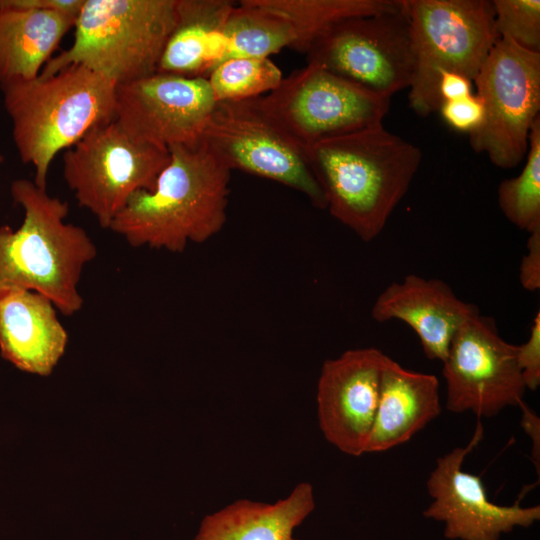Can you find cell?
Listing matches in <instances>:
<instances>
[{
    "mask_svg": "<svg viewBox=\"0 0 540 540\" xmlns=\"http://www.w3.org/2000/svg\"><path fill=\"white\" fill-rule=\"evenodd\" d=\"M305 153L330 214L365 242L382 232L422 160L417 146L383 125L316 142Z\"/></svg>",
    "mask_w": 540,
    "mask_h": 540,
    "instance_id": "cell-1",
    "label": "cell"
},
{
    "mask_svg": "<svg viewBox=\"0 0 540 540\" xmlns=\"http://www.w3.org/2000/svg\"><path fill=\"white\" fill-rule=\"evenodd\" d=\"M168 150L154 188L135 192L109 230L132 247L182 253L224 227L231 170L200 139Z\"/></svg>",
    "mask_w": 540,
    "mask_h": 540,
    "instance_id": "cell-2",
    "label": "cell"
},
{
    "mask_svg": "<svg viewBox=\"0 0 540 540\" xmlns=\"http://www.w3.org/2000/svg\"><path fill=\"white\" fill-rule=\"evenodd\" d=\"M10 193L24 218L17 229L0 226V298L34 291L61 314L73 316L84 303L79 282L97 255L95 243L84 228L65 221L69 204L33 180H14Z\"/></svg>",
    "mask_w": 540,
    "mask_h": 540,
    "instance_id": "cell-3",
    "label": "cell"
},
{
    "mask_svg": "<svg viewBox=\"0 0 540 540\" xmlns=\"http://www.w3.org/2000/svg\"><path fill=\"white\" fill-rule=\"evenodd\" d=\"M19 158L34 169L33 182L46 189L56 155L91 129L115 120L116 84L78 64L50 76L0 86Z\"/></svg>",
    "mask_w": 540,
    "mask_h": 540,
    "instance_id": "cell-4",
    "label": "cell"
},
{
    "mask_svg": "<svg viewBox=\"0 0 540 540\" xmlns=\"http://www.w3.org/2000/svg\"><path fill=\"white\" fill-rule=\"evenodd\" d=\"M177 0H84L70 47L41 71L50 76L78 64L116 85L157 72L176 21Z\"/></svg>",
    "mask_w": 540,
    "mask_h": 540,
    "instance_id": "cell-5",
    "label": "cell"
},
{
    "mask_svg": "<svg viewBox=\"0 0 540 540\" xmlns=\"http://www.w3.org/2000/svg\"><path fill=\"white\" fill-rule=\"evenodd\" d=\"M403 4L414 59L409 105L426 117L441 105L437 86L442 72L463 74L474 83L499 38L492 1L403 0Z\"/></svg>",
    "mask_w": 540,
    "mask_h": 540,
    "instance_id": "cell-6",
    "label": "cell"
},
{
    "mask_svg": "<svg viewBox=\"0 0 540 540\" xmlns=\"http://www.w3.org/2000/svg\"><path fill=\"white\" fill-rule=\"evenodd\" d=\"M261 108L304 149L316 142L383 125L391 98L314 63L284 77L256 98Z\"/></svg>",
    "mask_w": 540,
    "mask_h": 540,
    "instance_id": "cell-7",
    "label": "cell"
},
{
    "mask_svg": "<svg viewBox=\"0 0 540 540\" xmlns=\"http://www.w3.org/2000/svg\"><path fill=\"white\" fill-rule=\"evenodd\" d=\"M169 159L167 148L133 140L114 120L65 151L63 177L79 206L109 229L135 192L154 188Z\"/></svg>",
    "mask_w": 540,
    "mask_h": 540,
    "instance_id": "cell-8",
    "label": "cell"
},
{
    "mask_svg": "<svg viewBox=\"0 0 540 540\" xmlns=\"http://www.w3.org/2000/svg\"><path fill=\"white\" fill-rule=\"evenodd\" d=\"M484 106L481 126L469 134L471 148L497 167H516L526 156L540 111V53L499 37L474 79Z\"/></svg>",
    "mask_w": 540,
    "mask_h": 540,
    "instance_id": "cell-9",
    "label": "cell"
},
{
    "mask_svg": "<svg viewBox=\"0 0 540 540\" xmlns=\"http://www.w3.org/2000/svg\"><path fill=\"white\" fill-rule=\"evenodd\" d=\"M199 139L231 171L275 181L304 194L314 206L326 208L305 149L261 108L256 98L217 102Z\"/></svg>",
    "mask_w": 540,
    "mask_h": 540,
    "instance_id": "cell-10",
    "label": "cell"
},
{
    "mask_svg": "<svg viewBox=\"0 0 540 540\" xmlns=\"http://www.w3.org/2000/svg\"><path fill=\"white\" fill-rule=\"evenodd\" d=\"M307 63L392 97L409 88L414 69L410 23L403 0L392 12L338 22L306 53Z\"/></svg>",
    "mask_w": 540,
    "mask_h": 540,
    "instance_id": "cell-11",
    "label": "cell"
},
{
    "mask_svg": "<svg viewBox=\"0 0 540 540\" xmlns=\"http://www.w3.org/2000/svg\"><path fill=\"white\" fill-rule=\"evenodd\" d=\"M446 408L493 417L524 403L527 390L517 363V345L504 340L492 317H471L454 335L442 361Z\"/></svg>",
    "mask_w": 540,
    "mask_h": 540,
    "instance_id": "cell-12",
    "label": "cell"
},
{
    "mask_svg": "<svg viewBox=\"0 0 540 540\" xmlns=\"http://www.w3.org/2000/svg\"><path fill=\"white\" fill-rule=\"evenodd\" d=\"M216 103L206 77L155 72L116 85L115 121L133 140L168 149L197 142Z\"/></svg>",
    "mask_w": 540,
    "mask_h": 540,
    "instance_id": "cell-13",
    "label": "cell"
},
{
    "mask_svg": "<svg viewBox=\"0 0 540 540\" xmlns=\"http://www.w3.org/2000/svg\"><path fill=\"white\" fill-rule=\"evenodd\" d=\"M483 438L478 422L465 447H456L439 457L427 480L433 499L423 511L426 518L444 523L450 540H499L515 527L528 528L540 519V506L499 505L488 499L481 477L462 469L466 456Z\"/></svg>",
    "mask_w": 540,
    "mask_h": 540,
    "instance_id": "cell-14",
    "label": "cell"
},
{
    "mask_svg": "<svg viewBox=\"0 0 540 540\" xmlns=\"http://www.w3.org/2000/svg\"><path fill=\"white\" fill-rule=\"evenodd\" d=\"M387 359L377 348H358L322 365L316 396L319 427L347 455L366 453Z\"/></svg>",
    "mask_w": 540,
    "mask_h": 540,
    "instance_id": "cell-15",
    "label": "cell"
},
{
    "mask_svg": "<svg viewBox=\"0 0 540 540\" xmlns=\"http://www.w3.org/2000/svg\"><path fill=\"white\" fill-rule=\"evenodd\" d=\"M478 313L474 304L458 298L444 281L414 274L389 284L371 309L377 322L396 319L410 326L426 357L441 362L459 328Z\"/></svg>",
    "mask_w": 540,
    "mask_h": 540,
    "instance_id": "cell-16",
    "label": "cell"
},
{
    "mask_svg": "<svg viewBox=\"0 0 540 540\" xmlns=\"http://www.w3.org/2000/svg\"><path fill=\"white\" fill-rule=\"evenodd\" d=\"M68 339L56 307L44 295L18 290L0 298V353L19 370L49 376Z\"/></svg>",
    "mask_w": 540,
    "mask_h": 540,
    "instance_id": "cell-17",
    "label": "cell"
},
{
    "mask_svg": "<svg viewBox=\"0 0 540 540\" xmlns=\"http://www.w3.org/2000/svg\"><path fill=\"white\" fill-rule=\"evenodd\" d=\"M441 410L437 377L408 370L388 357L366 453L383 452L409 441Z\"/></svg>",
    "mask_w": 540,
    "mask_h": 540,
    "instance_id": "cell-18",
    "label": "cell"
},
{
    "mask_svg": "<svg viewBox=\"0 0 540 540\" xmlns=\"http://www.w3.org/2000/svg\"><path fill=\"white\" fill-rule=\"evenodd\" d=\"M235 4L228 0H177L175 25L157 72L207 77L224 60V28Z\"/></svg>",
    "mask_w": 540,
    "mask_h": 540,
    "instance_id": "cell-19",
    "label": "cell"
},
{
    "mask_svg": "<svg viewBox=\"0 0 540 540\" xmlns=\"http://www.w3.org/2000/svg\"><path fill=\"white\" fill-rule=\"evenodd\" d=\"M75 19L55 10L0 9V86L38 77Z\"/></svg>",
    "mask_w": 540,
    "mask_h": 540,
    "instance_id": "cell-20",
    "label": "cell"
},
{
    "mask_svg": "<svg viewBox=\"0 0 540 540\" xmlns=\"http://www.w3.org/2000/svg\"><path fill=\"white\" fill-rule=\"evenodd\" d=\"M314 507L313 487L307 482L273 504L237 500L207 515L195 540H297L293 530Z\"/></svg>",
    "mask_w": 540,
    "mask_h": 540,
    "instance_id": "cell-21",
    "label": "cell"
},
{
    "mask_svg": "<svg viewBox=\"0 0 540 540\" xmlns=\"http://www.w3.org/2000/svg\"><path fill=\"white\" fill-rule=\"evenodd\" d=\"M288 24L291 49L307 53L311 45L338 22L357 16L396 11L402 0H255Z\"/></svg>",
    "mask_w": 540,
    "mask_h": 540,
    "instance_id": "cell-22",
    "label": "cell"
},
{
    "mask_svg": "<svg viewBox=\"0 0 540 540\" xmlns=\"http://www.w3.org/2000/svg\"><path fill=\"white\" fill-rule=\"evenodd\" d=\"M224 37V60L234 57L270 58L284 48L291 49L292 45L286 21L259 6L255 0H242L235 4L226 21Z\"/></svg>",
    "mask_w": 540,
    "mask_h": 540,
    "instance_id": "cell-23",
    "label": "cell"
},
{
    "mask_svg": "<svg viewBox=\"0 0 540 540\" xmlns=\"http://www.w3.org/2000/svg\"><path fill=\"white\" fill-rule=\"evenodd\" d=\"M497 195L502 213L516 227L530 232L540 226V117L530 131L525 165L500 183Z\"/></svg>",
    "mask_w": 540,
    "mask_h": 540,
    "instance_id": "cell-24",
    "label": "cell"
},
{
    "mask_svg": "<svg viewBox=\"0 0 540 540\" xmlns=\"http://www.w3.org/2000/svg\"><path fill=\"white\" fill-rule=\"evenodd\" d=\"M206 78L216 102H231L268 94L284 76L270 58L234 57L219 63Z\"/></svg>",
    "mask_w": 540,
    "mask_h": 540,
    "instance_id": "cell-25",
    "label": "cell"
},
{
    "mask_svg": "<svg viewBox=\"0 0 540 540\" xmlns=\"http://www.w3.org/2000/svg\"><path fill=\"white\" fill-rule=\"evenodd\" d=\"M497 34L517 46L540 53V1L493 0Z\"/></svg>",
    "mask_w": 540,
    "mask_h": 540,
    "instance_id": "cell-26",
    "label": "cell"
},
{
    "mask_svg": "<svg viewBox=\"0 0 540 540\" xmlns=\"http://www.w3.org/2000/svg\"><path fill=\"white\" fill-rule=\"evenodd\" d=\"M438 111L448 126L468 134L476 131L484 119L483 103L475 93L461 99L444 101Z\"/></svg>",
    "mask_w": 540,
    "mask_h": 540,
    "instance_id": "cell-27",
    "label": "cell"
},
{
    "mask_svg": "<svg viewBox=\"0 0 540 540\" xmlns=\"http://www.w3.org/2000/svg\"><path fill=\"white\" fill-rule=\"evenodd\" d=\"M517 363L526 389L535 391L540 385V312L533 318L526 342L517 345Z\"/></svg>",
    "mask_w": 540,
    "mask_h": 540,
    "instance_id": "cell-28",
    "label": "cell"
},
{
    "mask_svg": "<svg viewBox=\"0 0 540 540\" xmlns=\"http://www.w3.org/2000/svg\"><path fill=\"white\" fill-rule=\"evenodd\" d=\"M527 252L522 257L519 268V280L527 291L540 288V226L529 232Z\"/></svg>",
    "mask_w": 540,
    "mask_h": 540,
    "instance_id": "cell-29",
    "label": "cell"
},
{
    "mask_svg": "<svg viewBox=\"0 0 540 540\" xmlns=\"http://www.w3.org/2000/svg\"><path fill=\"white\" fill-rule=\"evenodd\" d=\"M84 0H0V9L55 10L76 17Z\"/></svg>",
    "mask_w": 540,
    "mask_h": 540,
    "instance_id": "cell-30",
    "label": "cell"
},
{
    "mask_svg": "<svg viewBox=\"0 0 540 540\" xmlns=\"http://www.w3.org/2000/svg\"><path fill=\"white\" fill-rule=\"evenodd\" d=\"M473 86V81L467 76L457 72L444 71L439 76L437 91L442 103L473 94Z\"/></svg>",
    "mask_w": 540,
    "mask_h": 540,
    "instance_id": "cell-31",
    "label": "cell"
},
{
    "mask_svg": "<svg viewBox=\"0 0 540 540\" xmlns=\"http://www.w3.org/2000/svg\"><path fill=\"white\" fill-rule=\"evenodd\" d=\"M522 410V419L521 425L525 432L532 439V457L535 464H537V470L539 472V462H540V421L539 417L533 413L525 403H522L520 406Z\"/></svg>",
    "mask_w": 540,
    "mask_h": 540,
    "instance_id": "cell-32",
    "label": "cell"
},
{
    "mask_svg": "<svg viewBox=\"0 0 540 540\" xmlns=\"http://www.w3.org/2000/svg\"><path fill=\"white\" fill-rule=\"evenodd\" d=\"M3 162H4V156H3V154L0 152V166L2 165Z\"/></svg>",
    "mask_w": 540,
    "mask_h": 540,
    "instance_id": "cell-33",
    "label": "cell"
}]
</instances>
